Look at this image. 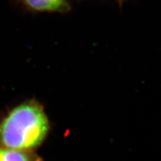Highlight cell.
Returning <instances> with one entry per match:
<instances>
[{
	"label": "cell",
	"mask_w": 161,
	"mask_h": 161,
	"mask_svg": "<svg viewBox=\"0 0 161 161\" xmlns=\"http://www.w3.org/2000/svg\"><path fill=\"white\" fill-rule=\"evenodd\" d=\"M49 129V120L43 105L36 99L25 101L0 119V146L35 152L45 141Z\"/></svg>",
	"instance_id": "cell-1"
},
{
	"label": "cell",
	"mask_w": 161,
	"mask_h": 161,
	"mask_svg": "<svg viewBox=\"0 0 161 161\" xmlns=\"http://www.w3.org/2000/svg\"><path fill=\"white\" fill-rule=\"evenodd\" d=\"M25 8L32 13L66 14L71 11L69 0H19Z\"/></svg>",
	"instance_id": "cell-2"
},
{
	"label": "cell",
	"mask_w": 161,
	"mask_h": 161,
	"mask_svg": "<svg viewBox=\"0 0 161 161\" xmlns=\"http://www.w3.org/2000/svg\"><path fill=\"white\" fill-rule=\"evenodd\" d=\"M0 161H42L35 152H24L0 146Z\"/></svg>",
	"instance_id": "cell-3"
},
{
	"label": "cell",
	"mask_w": 161,
	"mask_h": 161,
	"mask_svg": "<svg viewBox=\"0 0 161 161\" xmlns=\"http://www.w3.org/2000/svg\"><path fill=\"white\" fill-rule=\"evenodd\" d=\"M116 1H117V3H119V6H122V5H123L125 2L128 1V0H116Z\"/></svg>",
	"instance_id": "cell-4"
}]
</instances>
